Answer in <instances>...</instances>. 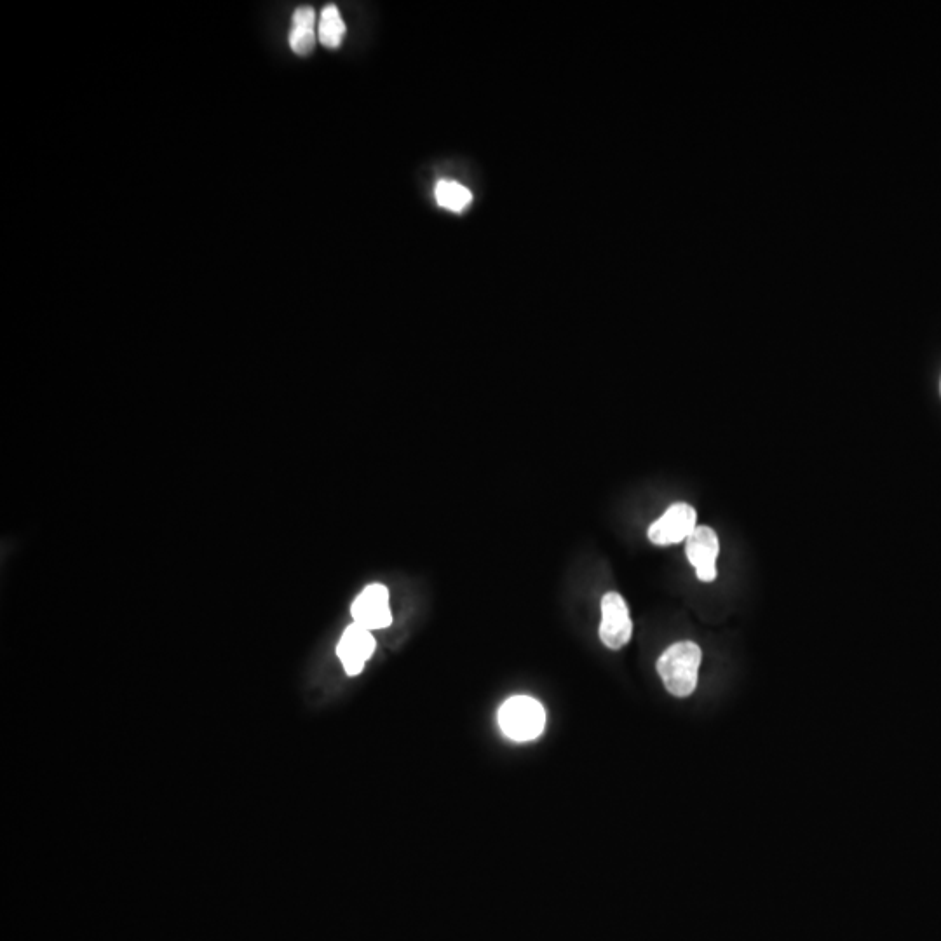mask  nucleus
Segmentation results:
<instances>
[{
	"label": "nucleus",
	"mask_w": 941,
	"mask_h": 941,
	"mask_svg": "<svg viewBox=\"0 0 941 941\" xmlns=\"http://www.w3.org/2000/svg\"><path fill=\"white\" fill-rule=\"evenodd\" d=\"M319 42L325 48L337 49L346 37V23L340 16L339 9L333 4L323 7L318 23Z\"/></svg>",
	"instance_id": "obj_9"
},
{
	"label": "nucleus",
	"mask_w": 941,
	"mask_h": 941,
	"mask_svg": "<svg viewBox=\"0 0 941 941\" xmlns=\"http://www.w3.org/2000/svg\"><path fill=\"white\" fill-rule=\"evenodd\" d=\"M318 18L316 11L312 7H298L293 13L292 27L288 34V44L293 53L300 56L311 55L312 49L316 48L318 37Z\"/></svg>",
	"instance_id": "obj_8"
},
{
	"label": "nucleus",
	"mask_w": 941,
	"mask_h": 941,
	"mask_svg": "<svg viewBox=\"0 0 941 941\" xmlns=\"http://www.w3.org/2000/svg\"><path fill=\"white\" fill-rule=\"evenodd\" d=\"M701 649L694 642H678L663 652L657 661V673L664 687L675 698H687L698 687Z\"/></svg>",
	"instance_id": "obj_1"
},
{
	"label": "nucleus",
	"mask_w": 941,
	"mask_h": 941,
	"mask_svg": "<svg viewBox=\"0 0 941 941\" xmlns=\"http://www.w3.org/2000/svg\"><path fill=\"white\" fill-rule=\"evenodd\" d=\"M499 727L513 741L539 738L546 724V711L537 699L529 696L509 698L499 710Z\"/></svg>",
	"instance_id": "obj_2"
},
{
	"label": "nucleus",
	"mask_w": 941,
	"mask_h": 941,
	"mask_svg": "<svg viewBox=\"0 0 941 941\" xmlns=\"http://www.w3.org/2000/svg\"><path fill=\"white\" fill-rule=\"evenodd\" d=\"M434 196H436V201H438L441 208L454 211V213H462V211L468 210L471 203H473L471 190L464 187L462 183L455 182V180H440L436 183Z\"/></svg>",
	"instance_id": "obj_10"
},
{
	"label": "nucleus",
	"mask_w": 941,
	"mask_h": 941,
	"mask_svg": "<svg viewBox=\"0 0 941 941\" xmlns=\"http://www.w3.org/2000/svg\"><path fill=\"white\" fill-rule=\"evenodd\" d=\"M696 522H698L696 509L685 502L673 504L671 508L666 509V513L659 520L650 525V542L656 546H671V544L687 541L692 532L698 529Z\"/></svg>",
	"instance_id": "obj_3"
},
{
	"label": "nucleus",
	"mask_w": 941,
	"mask_h": 941,
	"mask_svg": "<svg viewBox=\"0 0 941 941\" xmlns=\"http://www.w3.org/2000/svg\"><path fill=\"white\" fill-rule=\"evenodd\" d=\"M354 623L363 626L366 630H382L387 628L393 616L389 609V591L382 584H370L363 589V593L356 598L353 605Z\"/></svg>",
	"instance_id": "obj_5"
},
{
	"label": "nucleus",
	"mask_w": 941,
	"mask_h": 941,
	"mask_svg": "<svg viewBox=\"0 0 941 941\" xmlns=\"http://www.w3.org/2000/svg\"><path fill=\"white\" fill-rule=\"evenodd\" d=\"M633 635L630 610L619 593H607L602 598V624L600 640L609 649H623Z\"/></svg>",
	"instance_id": "obj_4"
},
{
	"label": "nucleus",
	"mask_w": 941,
	"mask_h": 941,
	"mask_svg": "<svg viewBox=\"0 0 941 941\" xmlns=\"http://www.w3.org/2000/svg\"><path fill=\"white\" fill-rule=\"evenodd\" d=\"M375 638L372 631L366 630L359 624H351L340 638L337 654L346 668L347 675H359L365 663L373 656Z\"/></svg>",
	"instance_id": "obj_7"
},
{
	"label": "nucleus",
	"mask_w": 941,
	"mask_h": 941,
	"mask_svg": "<svg viewBox=\"0 0 941 941\" xmlns=\"http://www.w3.org/2000/svg\"><path fill=\"white\" fill-rule=\"evenodd\" d=\"M685 544V553L703 583H711L717 577V558L720 553L718 535L710 527H698Z\"/></svg>",
	"instance_id": "obj_6"
}]
</instances>
